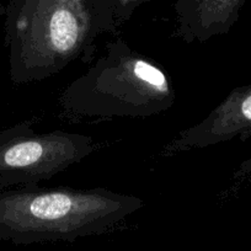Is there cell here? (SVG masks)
I'll return each mask as SVG.
<instances>
[{"instance_id":"cell-1","label":"cell","mask_w":251,"mask_h":251,"mask_svg":"<svg viewBox=\"0 0 251 251\" xmlns=\"http://www.w3.org/2000/svg\"><path fill=\"white\" fill-rule=\"evenodd\" d=\"M117 27L103 0H10L4 45L11 83L45 80L74 60L90 62L99 36Z\"/></svg>"},{"instance_id":"cell-2","label":"cell","mask_w":251,"mask_h":251,"mask_svg":"<svg viewBox=\"0 0 251 251\" xmlns=\"http://www.w3.org/2000/svg\"><path fill=\"white\" fill-rule=\"evenodd\" d=\"M144 207L133 195L108 188L19 186L0 191V240L15 245L101 235Z\"/></svg>"},{"instance_id":"cell-3","label":"cell","mask_w":251,"mask_h":251,"mask_svg":"<svg viewBox=\"0 0 251 251\" xmlns=\"http://www.w3.org/2000/svg\"><path fill=\"white\" fill-rule=\"evenodd\" d=\"M168 72L122 38L106 43L88 71L64 88L60 108L68 118H148L174 106Z\"/></svg>"},{"instance_id":"cell-4","label":"cell","mask_w":251,"mask_h":251,"mask_svg":"<svg viewBox=\"0 0 251 251\" xmlns=\"http://www.w3.org/2000/svg\"><path fill=\"white\" fill-rule=\"evenodd\" d=\"M35 120L0 132V191L38 185L79 164L98 149L88 134L52 131L36 133Z\"/></svg>"},{"instance_id":"cell-5","label":"cell","mask_w":251,"mask_h":251,"mask_svg":"<svg viewBox=\"0 0 251 251\" xmlns=\"http://www.w3.org/2000/svg\"><path fill=\"white\" fill-rule=\"evenodd\" d=\"M251 137V83L234 88L201 122L182 129L164 147L161 155L170 156Z\"/></svg>"},{"instance_id":"cell-6","label":"cell","mask_w":251,"mask_h":251,"mask_svg":"<svg viewBox=\"0 0 251 251\" xmlns=\"http://www.w3.org/2000/svg\"><path fill=\"white\" fill-rule=\"evenodd\" d=\"M245 0H176V37L207 42L226 35L239 20Z\"/></svg>"},{"instance_id":"cell-7","label":"cell","mask_w":251,"mask_h":251,"mask_svg":"<svg viewBox=\"0 0 251 251\" xmlns=\"http://www.w3.org/2000/svg\"><path fill=\"white\" fill-rule=\"evenodd\" d=\"M234 180L235 181H245L251 180V158L246 159L239 165L238 170L234 173Z\"/></svg>"},{"instance_id":"cell-8","label":"cell","mask_w":251,"mask_h":251,"mask_svg":"<svg viewBox=\"0 0 251 251\" xmlns=\"http://www.w3.org/2000/svg\"><path fill=\"white\" fill-rule=\"evenodd\" d=\"M5 11H6V6H4L3 4H0V16L5 15Z\"/></svg>"}]
</instances>
